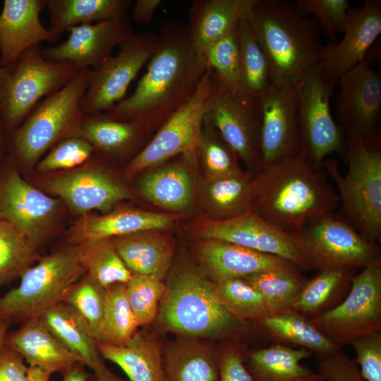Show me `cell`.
<instances>
[{
	"label": "cell",
	"mask_w": 381,
	"mask_h": 381,
	"mask_svg": "<svg viewBox=\"0 0 381 381\" xmlns=\"http://www.w3.org/2000/svg\"><path fill=\"white\" fill-rule=\"evenodd\" d=\"M138 328L127 298L126 284L118 283L106 287L103 315L94 335L97 343L123 346Z\"/></svg>",
	"instance_id": "8d00e7d4"
},
{
	"label": "cell",
	"mask_w": 381,
	"mask_h": 381,
	"mask_svg": "<svg viewBox=\"0 0 381 381\" xmlns=\"http://www.w3.org/2000/svg\"><path fill=\"white\" fill-rule=\"evenodd\" d=\"M181 164H174L145 176L140 184L143 195L162 207L179 210L191 201V182Z\"/></svg>",
	"instance_id": "74e56055"
},
{
	"label": "cell",
	"mask_w": 381,
	"mask_h": 381,
	"mask_svg": "<svg viewBox=\"0 0 381 381\" xmlns=\"http://www.w3.org/2000/svg\"><path fill=\"white\" fill-rule=\"evenodd\" d=\"M380 33V1L366 0L361 7L349 10L341 40L322 45L318 64L337 82L366 59L367 52Z\"/></svg>",
	"instance_id": "ffe728a7"
},
{
	"label": "cell",
	"mask_w": 381,
	"mask_h": 381,
	"mask_svg": "<svg viewBox=\"0 0 381 381\" xmlns=\"http://www.w3.org/2000/svg\"><path fill=\"white\" fill-rule=\"evenodd\" d=\"M214 286L221 303L238 320L254 324L270 315L261 294L243 279L214 283Z\"/></svg>",
	"instance_id": "b9f144b4"
},
{
	"label": "cell",
	"mask_w": 381,
	"mask_h": 381,
	"mask_svg": "<svg viewBox=\"0 0 381 381\" xmlns=\"http://www.w3.org/2000/svg\"><path fill=\"white\" fill-rule=\"evenodd\" d=\"M158 36L146 32L134 33L111 56L92 69L85 94L84 116L107 111L124 98L134 78L152 55Z\"/></svg>",
	"instance_id": "4fadbf2b"
},
{
	"label": "cell",
	"mask_w": 381,
	"mask_h": 381,
	"mask_svg": "<svg viewBox=\"0 0 381 381\" xmlns=\"http://www.w3.org/2000/svg\"><path fill=\"white\" fill-rule=\"evenodd\" d=\"M254 0H195L188 11V36L205 58L214 43L233 32L247 17Z\"/></svg>",
	"instance_id": "d4e9b609"
},
{
	"label": "cell",
	"mask_w": 381,
	"mask_h": 381,
	"mask_svg": "<svg viewBox=\"0 0 381 381\" xmlns=\"http://www.w3.org/2000/svg\"><path fill=\"white\" fill-rule=\"evenodd\" d=\"M172 217L138 210H121L105 215H84L76 224L71 239L73 244L109 239L148 230L167 229Z\"/></svg>",
	"instance_id": "83f0119b"
},
{
	"label": "cell",
	"mask_w": 381,
	"mask_h": 381,
	"mask_svg": "<svg viewBox=\"0 0 381 381\" xmlns=\"http://www.w3.org/2000/svg\"><path fill=\"white\" fill-rule=\"evenodd\" d=\"M45 186L76 213L92 210L105 212L120 200L129 198L121 185L95 168L54 176L46 181Z\"/></svg>",
	"instance_id": "603a6c76"
},
{
	"label": "cell",
	"mask_w": 381,
	"mask_h": 381,
	"mask_svg": "<svg viewBox=\"0 0 381 381\" xmlns=\"http://www.w3.org/2000/svg\"><path fill=\"white\" fill-rule=\"evenodd\" d=\"M163 364L168 381H218L219 345L178 337L163 345Z\"/></svg>",
	"instance_id": "484cf974"
},
{
	"label": "cell",
	"mask_w": 381,
	"mask_h": 381,
	"mask_svg": "<svg viewBox=\"0 0 381 381\" xmlns=\"http://www.w3.org/2000/svg\"><path fill=\"white\" fill-rule=\"evenodd\" d=\"M163 345L155 333L143 327L123 346L97 343V349L102 358L119 365L130 381H168Z\"/></svg>",
	"instance_id": "4316f807"
},
{
	"label": "cell",
	"mask_w": 381,
	"mask_h": 381,
	"mask_svg": "<svg viewBox=\"0 0 381 381\" xmlns=\"http://www.w3.org/2000/svg\"><path fill=\"white\" fill-rule=\"evenodd\" d=\"M241 60L239 97L259 106L262 97L273 87L269 65L246 18L235 29Z\"/></svg>",
	"instance_id": "e575fe53"
},
{
	"label": "cell",
	"mask_w": 381,
	"mask_h": 381,
	"mask_svg": "<svg viewBox=\"0 0 381 381\" xmlns=\"http://www.w3.org/2000/svg\"><path fill=\"white\" fill-rule=\"evenodd\" d=\"M131 0H47L50 29L61 34L69 28L119 17Z\"/></svg>",
	"instance_id": "d590c367"
},
{
	"label": "cell",
	"mask_w": 381,
	"mask_h": 381,
	"mask_svg": "<svg viewBox=\"0 0 381 381\" xmlns=\"http://www.w3.org/2000/svg\"><path fill=\"white\" fill-rule=\"evenodd\" d=\"M195 255L200 269L214 283L270 270H300L285 258L221 240L205 239Z\"/></svg>",
	"instance_id": "44dd1931"
},
{
	"label": "cell",
	"mask_w": 381,
	"mask_h": 381,
	"mask_svg": "<svg viewBox=\"0 0 381 381\" xmlns=\"http://www.w3.org/2000/svg\"><path fill=\"white\" fill-rule=\"evenodd\" d=\"M219 376L218 381H253L244 359L246 349L241 340L230 339L219 345Z\"/></svg>",
	"instance_id": "816d5d0a"
},
{
	"label": "cell",
	"mask_w": 381,
	"mask_h": 381,
	"mask_svg": "<svg viewBox=\"0 0 381 381\" xmlns=\"http://www.w3.org/2000/svg\"><path fill=\"white\" fill-rule=\"evenodd\" d=\"M251 179L242 171L213 178L209 195L221 219L234 218L250 210Z\"/></svg>",
	"instance_id": "7bdbcfd3"
},
{
	"label": "cell",
	"mask_w": 381,
	"mask_h": 381,
	"mask_svg": "<svg viewBox=\"0 0 381 381\" xmlns=\"http://www.w3.org/2000/svg\"><path fill=\"white\" fill-rule=\"evenodd\" d=\"M78 244L41 257L20 277V284L0 297V321L23 322L62 302L85 273Z\"/></svg>",
	"instance_id": "52a82bcc"
},
{
	"label": "cell",
	"mask_w": 381,
	"mask_h": 381,
	"mask_svg": "<svg viewBox=\"0 0 381 381\" xmlns=\"http://www.w3.org/2000/svg\"><path fill=\"white\" fill-rule=\"evenodd\" d=\"M40 258L37 243L0 219V288L20 277Z\"/></svg>",
	"instance_id": "ab89813d"
},
{
	"label": "cell",
	"mask_w": 381,
	"mask_h": 381,
	"mask_svg": "<svg viewBox=\"0 0 381 381\" xmlns=\"http://www.w3.org/2000/svg\"><path fill=\"white\" fill-rule=\"evenodd\" d=\"M51 373L42 368L29 365L27 366V377L28 381H49Z\"/></svg>",
	"instance_id": "680465c9"
},
{
	"label": "cell",
	"mask_w": 381,
	"mask_h": 381,
	"mask_svg": "<svg viewBox=\"0 0 381 381\" xmlns=\"http://www.w3.org/2000/svg\"><path fill=\"white\" fill-rule=\"evenodd\" d=\"M150 131L135 121H121L109 118L104 114L84 116L76 136L87 140L94 147L107 154H125L138 147H145L141 142L147 144L146 139Z\"/></svg>",
	"instance_id": "f546056e"
},
{
	"label": "cell",
	"mask_w": 381,
	"mask_h": 381,
	"mask_svg": "<svg viewBox=\"0 0 381 381\" xmlns=\"http://www.w3.org/2000/svg\"><path fill=\"white\" fill-rule=\"evenodd\" d=\"M111 241L118 255L133 273L162 279L167 274L174 248L165 238L140 232L116 237Z\"/></svg>",
	"instance_id": "4dcf8cb0"
},
{
	"label": "cell",
	"mask_w": 381,
	"mask_h": 381,
	"mask_svg": "<svg viewBox=\"0 0 381 381\" xmlns=\"http://www.w3.org/2000/svg\"><path fill=\"white\" fill-rule=\"evenodd\" d=\"M258 330L270 338L291 343L324 356L341 350L303 314L291 310L268 315L254 323Z\"/></svg>",
	"instance_id": "836d02e7"
},
{
	"label": "cell",
	"mask_w": 381,
	"mask_h": 381,
	"mask_svg": "<svg viewBox=\"0 0 381 381\" xmlns=\"http://www.w3.org/2000/svg\"><path fill=\"white\" fill-rule=\"evenodd\" d=\"M212 78L205 118L256 175L261 171L259 106L234 95Z\"/></svg>",
	"instance_id": "5bb4252c"
},
{
	"label": "cell",
	"mask_w": 381,
	"mask_h": 381,
	"mask_svg": "<svg viewBox=\"0 0 381 381\" xmlns=\"http://www.w3.org/2000/svg\"><path fill=\"white\" fill-rule=\"evenodd\" d=\"M166 286L155 321L162 331L216 342L241 340L257 329L253 323L238 320L224 306L214 282L200 269L182 267Z\"/></svg>",
	"instance_id": "3957f363"
},
{
	"label": "cell",
	"mask_w": 381,
	"mask_h": 381,
	"mask_svg": "<svg viewBox=\"0 0 381 381\" xmlns=\"http://www.w3.org/2000/svg\"><path fill=\"white\" fill-rule=\"evenodd\" d=\"M339 202L338 193L320 167L300 148L251 179L250 211L286 233L298 234L333 212Z\"/></svg>",
	"instance_id": "7a4b0ae2"
},
{
	"label": "cell",
	"mask_w": 381,
	"mask_h": 381,
	"mask_svg": "<svg viewBox=\"0 0 381 381\" xmlns=\"http://www.w3.org/2000/svg\"><path fill=\"white\" fill-rule=\"evenodd\" d=\"M4 345L19 353L29 365L40 367L51 374L59 373L63 376L76 363L80 362L40 317L26 320L18 328L8 332Z\"/></svg>",
	"instance_id": "cb8c5ba5"
},
{
	"label": "cell",
	"mask_w": 381,
	"mask_h": 381,
	"mask_svg": "<svg viewBox=\"0 0 381 381\" xmlns=\"http://www.w3.org/2000/svg\"><path fill=\"white\" fill-rule=\"evenodd\" d=\"M246 20L262 51L274 84L295 87L319 62L322 44L315 22L282 0H254Z\"/></svg>",
	"instance_id": "277c9868"
},
{
	"label": "cell",
	"mask_w": 381,
	"mask_h": 381,
	"mask_svg": "<svg viewBox=\"0 0 381 381\" xmlns=\"http://www.w3.org/2000/svg\"><path fill=\"white\" fill-rule=\"evenodd\" d=\"M92 68L80 70L64 87L40 101L8 137L13 159L30 167L60 140L76 136Z\"/></svg>",
	"instance_id": "5b68a950"
},
{
	"label": "cell",
	"mask_w": 381,
	"mask_h": 381,
	"mask_svg": "<svg viewBox=\"0 0 381 381\" xmlns=\"http://www.w3.org/2000/svg\"><path fill=\"white\" fill-rule=\"evenodd\" d=\"M0 381H28L23 358L4 344L0 349Z\"/></svg>",
	"instance_id": "db71d44e"
},
{
	"label": "cell",
	"mask_w": 381,
	"mask_h": 381,
	"mask_svg": "<svg viewBox=\"0 0 381 381\" xmlns=\"http://www.w3.org/2000/svg\"><path fill=\"white\" fill-rule=\"evenodd\" d=\"M11 71L0 67V97L4 90Z\"/></svg>",
	"instance_id": "91938a15"
},
{
	"label": "cell",
	"mask_w": 381,
	"mask_h": 381,
	"mask_svg": "<svg viewBox=\"0 0 381 381\" xmlns=\"http://www.w3.org/2000/svg\"><path fill=\"white\" fill-rule=\"evenodd\" d=\"M11 322L7 321H0V349L4 344L5 337L8 333V329Z\"/></svg>",
	"instance_id": "6125c7cd"
},
{
	"label": "cell",
	"mask_w": 381,
	"mask_h": 381,
	"mask_svg": "<svg viewBox=\"0 0 381 381\" xmlns=\"http://www.w3.org/2000/svg\"><path fill=\"white\" fill-rule=\"evenodd\" d=\"M212 85L209 68L190 99L157 129L147 145L127 164L125 172L133 176L174 157L195 152Z\"/></svg>",
	"instance_id": "7c38bea8"
},
{
	"label": "cell",
	"mask_w": 381,
	"mask_h": 381,
	"mask_svg": "<svg viewBox=\"0 0 381 381\" xmlns=\"http://www.w3.org/2000/svg\"><path fill=\"white\" fill-rule=\"evenodd\" d=\"M348 170L340 174L337 162L322 166L334 181L341 215L368 241H381V149L380 141L349 138Z\"/></svg>",
	"instance_id": "8992f818"
},
{
	"label": "cell",
	"mask_w": 381,
	"mask_h": 381,
	"mask_svg": "<svg viewBox=\"0 0 381 381\" xmlns=\"http://www.w3.org/2000/svg\"><path fill=\"white\" fill-rule=\"evenodd\" d=\"M162 2V0H137L133 9V20L140 24L150 23Z\"/></svg>",
	"instance_id": "11a10c76"
},
{
	"label": "cell",
	"mask_w": 381,
	"mask_h": 381,
	"mask_svg": "<svg viewBox=\"0 0 381 381\" xmlns=\"http://www.w3.org/2000/svg\"><path fill=\"white\" fill-rule=\"evenodd\" d=\"M6 135L7 136L6 132L4 126L0 110V153L1 152V151H3L6 145H8V138H6Z\"/></svg>",
	"instance_id": "94428289"
},
{
	"label": "cell",
	"mask_w": 381,
	"mask_h": 381,
	"mask_svg": "<svg viewBox=\"0 0 381 381\" xmlns=\"http://www.w3.org/2000/svg\"><path fill=\"white\" fill-rule=\"evenodd\" d=\"M317 358L318 373L326 381H365L356 361L341 350Z\"/></svg>",
	"instance_id": "f5cc1de1"
},
{
	"label": "cell",
	"mask_w": 381,
	"mask_h": 381,
	"mask_svg": "<svg viewBox=\"0 0 381 381\" xmlns=\"http://www.w3.org/2000/svg\"><path fill=\"white\" fill-rule=\"evenodd\" d=\"M104 296L105 288L86 274L73 286L63 302L76 312L94 337L102 318Z\"/></svg>",
	"instance_id": "7dc6e473"
},
{
	"label": "cell",
	"mask_w": 381,
	"mask_h": 381,
	"mask_svg": "<svg viewBox=\"0 0 381 381\" xmlns=\"http://www.w3.org/2000/svg\"><path fill=\"white\" fill-rule=\"evenodd\" d=\"M356 352L360 373L365 381H381V332L358 336L350 340Z\"/></svg>",
	"instance_id": "f907efd6"
},
{
	"label": "cell",
	"mask_w": 381,
	"mask_h": 381,
	"mask_svg": "<svg viewBox=\"0 0 381 381\" xmlns=\"http://www.w3.org/2000/svg\"><path fill=\"white\" fill-rule=\"evenodd\" d=\"M337 81L318 64L295 86L300 149L317 167L327 155L339 152L343 132L331 113L330 99Z\"/></svg>",
	"instance_id": "9c48e42d"
},
{
	"label": "cell",
	"mask_w": 381,
	"mask_h": 381,
	"mask_svg": "<svg viewBox=\"0 0 381 381\" xmlns=\"http://www.w3.org/2000/svg\"><path fill=\"white\" fill-rule=\"evenodd\" d=\"M313 354L304 348L294 349L277 344L246 350L244 363L253 381H315L323 377L301 364Z\"/></svg>",
	"instance_id": "f1b7e54d"
},
{
	"label": "cell",
	"mask_w": 381,
	"mask_h": 381,
	"mask_svg": "<svg viewBox=\"0 0 381 381\" xmlns=\"http://www.w3.org/2000/svg\"><path fill=\"white\" fill-rule=\"evenodd\" d=\"M157 36L146 71L133 92L102 114L116 120L138 121L150 130L159 129L193 96L207 67L186 26L169 21Z\"/></svg>",
	"instance_id": "6da1fadb"
},
{
	"label": "cell",
	"mask_w": 381,
	"mask_h": 381,
	"mask_svg": "<svg viewBox=\"0 0 381 381\" xmlns=\"http://www.w3.org/2000/svg\"><path fill=\"white\" fill-rule=\"evenodd\" d=\"M95 152L92 145L80 136H70L54 145L49 153L37 164L41 172L69 169L91 158Z\"/></svg>",
	"instance_id": "c3c4849f"
},
{
	"label": "cell",
	"mask_w": 381,
	"mask_h": 381,
	"mask_svg": "<svg viewBox=\"0 0 381 381\" xmlns=\"http://www.w3.org/2000/svg\"><path fill=\"white\" fill-rule=\"evenodd\" d=\"M358 270L341 267L325 270L306 281L294 306L310 318L322 315L340 304L349 294Z\"/></svg>",
	"instance_id": "d6a6232c"
},
{
	"label": "cell",
	"mask_w": 381,
	"mask_h": 381,
	"mask_svg": "<svg viewBox=\"0 0 381 381\" xmlns=\"http://www.w3.org/2000/svg\"><path fill=\"white\" fill-rule=\"evenodd\" d=\"M202 237L274 255L291 261L299 270H308L298 234L282 231L251 211L234 218L210 222L203 228Z\"/></svg>",
	"instance_id": "2e32d148"
},
{
	"label": "cell",
	"mask_w": 381,
	"mask_h": 381,
	"mask_svg": "<svg viewBox=\"0 0 381 381\" xmlns=\"http://www.w3.org/2000/svg\"><path fill=\"white\" fill-rule=\"evenodd\" d=\"M336 114L349 138L380 141L376 133L381 111V78L365 59L338 79Z\"/></svg>",
	"instance_id": "9a60e30c"
},
{
	"label": "cell",
	"mask_w": 381,
	"mask_h": 381,
	"mask_svg": "<svg viewBox=\"0 0 381 381\" xmlns=\"http://www.w3.org/2000/svg\"><path fill=\"white\" fill-rule=\"evenodd\" d=\"M5 172L0 179V219L39 245L48 232L59 200L31 186L15 169Z\"/></svg>",
	"instance_id": "d6986e66"
},
{
	"label": "cell",
	"mask_w": 381,
	"mask_h": 381,
	"mask_svg": "<svg viewBox=\"0 0 381 381\" xmlns=\"http://www.w3.org/2000/svg\"><path fill=\"white\" fill-rule=\"evenodd\" d=\"M40 318L59 341L92 371L104 361L97 341L85 322L68 305L62 301Z\"/></svg>",
	"instance_id": "1f68e13d"
},
{
	"label": "cell",
	"mask_w": 381,
	"mask_h": 381,
	"mask_svg": "<svg viewBox=\"0 0 381 381\" xmlns=\"http://www.w3.org/2000/svg\"><path fill=\"white\" fill-rule=\"evenodd\" d=\"M68 39L61 44L42 49L44 59L52 62H69L78 70L96 68L111 56L114 47L134 34L127 13L97 23L69 28Z\"/></svg>",
	"instance_id": "e0dca14e"
},
{
	"label": "cell",
	"mask_w": 381,
	"mask_h": 381,
	"mask_svg": "<svg viewBox=\"0 0 381 381\" xmlns=\"http://www.w3.org/2000/svg\"><path fill=\"white\" fill-rule=\"evenodd\" d=\"M91 374L88 373L85 365L80 363H76L72 368L63 375L61 381H90Z\"/></svg>",
	"instance_id": "6f0895ef"
},
{
	"label": "cell",
	"mask_w": 381,
	"mask_h": 381,
	"mask_svg": "<svg viewBox=\"0 0 381 381\" xmlns=\"http://www.w3.org/2000/svg\"><path fill=\"white\" fill-rule=\"evenodd\" d=\"M47 0H5L0 13V67L11 71L20 56L42 42H54L60 34L45 28L40 14Z\"/></svg>",
	"instance_id": "7402d4cb"
},
{
	"label": "cell",
	"mask_w": 381,
	"mask_h": 381,
	"mask_svg": "<svg viewBox=\"0 0 381 381\" xmlns=\"http://www.w3.org/2000/svg\"><path fill=\"white\" fill-rule=\"evenodd\" d=\"M79 71L69 62L47 60L40 45L25 52L11 70L0 97L1 114L7 136L40 101L64 87Z\"/></svg>",
	"instance_id": "ba28073f"
},
{
	"label": "cell",
	"mask_w": 381,
	"mask_h": 381,
	"mask_svg": "<svg viewBox=\"0 0 381 381\" xmlns=\"http://www.w3.org/2000/svg\"><path fill=\"white\" fill-rule=\"evenodd\" d=\"M90 381H130L120 377L111 371L102 361L93 370Z\"/></svg>",
	"instance_id": "9f6ffc18"
},
{
	"label": "cell",
	"mask_w": 381,
	"mask_h": 381,
	"mask_svg": "<svg viewBox=\"0 0 381 381\" xmlns=\"http://www.w3.org/2000/svg\"><path fill=\"white\" fill-rule=\"evenodd\" d=\"M261 170L300 148L295 87H273L260 104Z\"/></svg>",
	"instance_id": "ac0fdd59"
},
{
	"label": "cell",
	"mask_w": 381,
	"mask_h": 381,
	"mask_svg": "<svg viewBox=\"0 0 381 381\" xmlns=\"http://www.w3.org/2000/svg\"><path fill=\"white\" fill-rule=\"evenodd\" d=\"M308 270L363 269L381 258L380 250L363 237L341 214L329 213L298 234Z\"/></svg>",
	"instance_id": "8fae6325"
},
{
	"label": "cell",
	"mask_w": 381,
	"mask_h": 381,
	"mask_svg": "<svg viewBox=\"0 0 381 381\" xmlns=\"http://www.w3.org/2000/svg\"><path fill=\"white\" fill-rule=\"evenodd\" d=\"M315 381H326L325 379L322 378L320 380H315Z\"/></svg>",
	"instance_id": "be15d7a7"
},
{
	"label": "cell",
	"mask_w": 381,
	"mask_h": 381,
	"mask_svg": "<svg viewBox=\"0 0 381 381\" xmlns=\"http://www.w3.org/2000/svg\"><path fill=\"white\" fill-rule=\"evenodd\" d=\"M262 296L270 315L294 310L308 279L298 271L270 270L242 278Z\"/></svg>",
	"instance_id": "f35d334b"
},
{
	"label": "cell",
	"mask_w": 381,
	"mask_h": 381,
	"mask_svg": "<svg viewBox=\"0 0 381 381\" xmlns=\"http://www.w3.org/2000/svg\"><path fill=\"white\" fill-rule=\"evenodd\" d=\"M309 319L341 348L354 337L381 332V258L356 274L340 304Z\"/></svg>",
	"instance_id": "30bf717a"
},
{
	"label": "cell",
	"mask_w": 381,
	"mask_h": 381,
	"mask_svg": "<svg viewBox=\"0 0 381 381\" xmlns=\"http://www.w3.org/2000/svg\"><path fill=\"white\" fill-rule=\"evenodd\" d=\"M205 59L213 78L239 97L241 60L235 30L212 44L206 52Z\"/></svg>",
	"instance_id": "f6af8a7d"
},
{
	"label": "cell",
	"mask_w": 381,
	"mask_h": 381,
	"mask_svg": "<svg viewBox=\"0 0 381 381\" xmlns=\"http://www.w3.org/2000/svg\"><path fill=\"white\" fill-rule=\"evenodd\" d=\"M82 265L85 272L100 286L127 283L133 272L125 265L109 239L78 244Z\"/></svg>",
	"instance_id": "60d3db41"
},
{
	"label": "cell",
	"mask_w": 381,
	"mask_h": 381,
	"mask_svg": "<svg viewBox=\"0 0 381 381\" xmlns=\"http://www.w3.org/2000/svg\"><path fill=\"white\" fill-rule=\"evenodd\" d=\"M125 284L127 298L139 327L154 322L166 291V283L155 276L133 273Z\"/></svg>",
	"instance_id": "ee69618b"
},
{
	"label": "cell",
	"mask_w": 381,
	"mask_h": 381,
	"mask_svg": "<svg viewBox=\"0 0 381 381\" xmlns=\"http://www.w3.org/2000/svg\"><path fill=\"white\" fill-rule=\"evenodd\" d=\"M195 152H199L213 178L241 172L238 157L205 116Z\"/></svg>",
	"instance_id": "bcb514c9"
},
{
	"label": "cell",
	"mask_w": 381,
	"mask_h": 381,
	"mask_svg": "<svg viewBox=\"0 0 381 381\" xmlns=\"http://www.w3.org/2000/svg\"><path fill=\"white\" fill-rule=\"evenodd\" d=\"M296 11L301 16H314L326 37L334 40L342 34L349 10L347 0H298Z\"/></svg>",
	"instance_id": "681fc988"
}]
</instances>
